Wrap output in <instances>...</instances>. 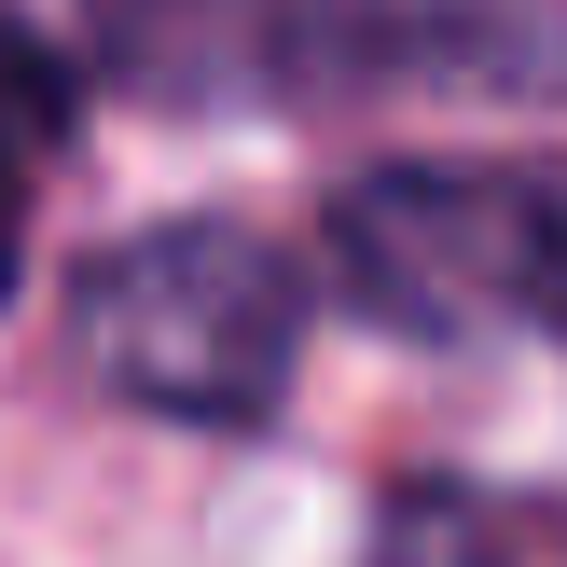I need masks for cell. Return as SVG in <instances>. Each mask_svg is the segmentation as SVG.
<instances>
[{
  "label": "cell",
  "mask_w": 567,
  "mask_h": 567,
  "mask_svg": "<svg viewBox=\"0 0 567 567\" xmlns=\"http://www.w3.org/2000/svg\"><path fill=\"white\" fill-rule=\"evenodd\" d=\"M83 70L138 111L567 97V0H83Z\"/></svg>",
  "instance_id": "6da1fadb"
},
{
  "label": "cell",
  "mask_w": 567,
  "mask_h": 567,
  "mask_svg": "<svg viewBox=\"0 0 567 567\" xmlns=\"http://www.w3.org/2000/svg\"><path fill=\"white\" fill-rule=\"evenodd\" d=\"M332 291L415 347H554L567 360V166L402 153L360 166L319 221Z\"/></svg>",
  "instance_id": "7a4b0ae2"
},
{
  "label": "cell",
  "mask_w": 567,
  "mask_h": 567,
  "mask_svg": "<svg viewBox=\"0 0 567 567\" xmlns=\"http://www.w3.org/2000/svg\"><path fill=\"white\" fill-rule=\"evenodd\" d=\"M70 360L138 415L264 430L305 360V264L264 221H221V208L138 221L70 277Z\"/></svg>",
  "instance_id": "3957f363"
},
{
  "label": "cell",
  "mask_w": 567,
  "mask_h": 567,
  "mask_svg": "<svg viewBox=\"0 0 567 567\" xmlns=\"http://www.w3.org/2000/svg\"><path fill=\"white\" fill-rule=\"evenodd\" d=\"M70 111H83L70 42H42L28 14H0V305H14V277H28V194H42V153L70 138Z\"/></svg>",
  "instance_id": "277c9868"
},
{
  "label": "cell",
  "mask_w": 567,
  "mask_h": 567,
  "mask_svg": "<svg viewBox=\"0 0 567 567\" xmlns=\"http://www.w3.org/2000/svg\"><path fill=\"white\" fill-rule=\"evenodd\" d=\"M360 567H526V554H513V526H498L471 485H443V471H430V485H388V498H374Z\"/></svg>",
  "instance_id": "5b68a950"
}]
</instances>
